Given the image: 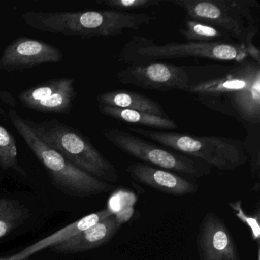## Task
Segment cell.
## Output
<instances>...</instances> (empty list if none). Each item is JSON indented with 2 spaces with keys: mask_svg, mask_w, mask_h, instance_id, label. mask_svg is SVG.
Segmentation results:
<instances>
[{
  "mask_svg": "<svg viewBox=\"0 0 260 260\" xmlns=\"http://www.w3.org/2000/svg\"><path fill=\"white\" fill-rule=\"evenodd\" d=\"M21 17L25 25L37 31L86 39L116 37L126 30H139L155 19L154 16L149 13L116 10L26 11Z\"/></svg>",
  "mask_w": 260,
  "mask_h": 260,
  "instance_id": "obj_1",
  "label": "cell"
},
{
  "mask_svg": "<svg viewBox=\"0 0 260 260\" xmlns=\"http://www.w3.org/2000/svg\"><path fill=\"white\" fill-rule=\"evenodd\" d=\"M8 118L28 148L45 167L57 189L68 196L87 198L109 192L114 185L100 180L65 159L57 150L45 144L15 109H10Z\"/></svg>",
  "mask_w": 260,
  "mask_h": 260,
  "instance_id": "obj_2",
  "label": "cell"
},
{
  "mask_svg": "<svg viewBox=\"0 0 260 260\" xmlns=\"http://www.w3.org/2000/svg\"><path fill=\"white\" fill-rule=\"evenodd\" d=\"M209 59L217 61L243 63L249 56L246 45L237 42H192L156 44L144 36H134L124 45L118 60L131 65H144L172 59Z\"/></svg>",
  "mask_w": 260,
  "mask_h": 260,
  "instance_id": "obj_3",
  "label": "cell"
},
{
  "mask_svg": "<svg viewBox=\"0 0 260 260\" xmlns=\"http://www.w3.org/2000/svg\"><path fill=\"white\" fill-rule=\"evenodd\" d=\"M25 120L41 140L77 168L104 182H118L115 165L81 132L57 118L39 122Z\"/></svg>",
  "mask_w": 260,
  "mask_h": 260,
  "instance_id": "obj_4",
  "label": "cell"
},
{
  "mask_svg": "<svg viewBox=\"0 0 260 260\" xmlns=\"http://www.w3.org/2000/svg\"><path fill=\"white\" fill-rule=\"evenodd\" d=\"M128 130L220 171H234L249 160L243 141L235 138L196 136L141 127H128Z\"/></svg>",
  "mask_w": 260,
  "mask_h": 260,
  "instance_id": "obj_5",
  "label": "cell"
},
{
  "mask_svg": "<svg viewBox=\"0 0 260 260\" xmlns=\"http://www.w3.org/2000/svg\"><path fill=\"white\" fill-rule=\"evenodd\" d=\"M170 4L182 9L189 18L216 27L237 43H253L258 31L254 16L259 8L255 0H170Z\"/></svg>",
  "mask_w": 260,
  "mask_h": 260,
  "instance_id": "obj_6",
  "label": "cell"
},
{
  "mask_svg": "<svg viewBox=\"0 0 260 260\" xmlns=\"http://www.w3.org/2000/svg\"><path fill=\"white\" fill-rule=\"evenodd\" d=\"M103 135L121 151L162 170L177 172L191 178L203 177L211 173V167L205 162L169 151L125 131L107 129Z\"/></svg>",
  "mask_w": 260,
  "mask_h": 260,
  "instance_id": "obj_7",
  "label": "cell"
},
{
  "mask_svg": "<svg viewBox=\"0 0 260 260\" xmlns=\"http://www.w3.org/2000/svg\"><path fill=\"white\" fill-rule=\"evenodd\" d=\"M260 78V64L246 60L223 77L191 84L186 92L197 96L198 101L212 110L226 115L224 103L231 94L249 87Z\"/></svg>",
  "mask_w": 260,
  "mask_h": 260,
  "instance_id": "obj_8",
  "label": "cell"
},
{
  "mask_svg": "<svg viewBox=\"0 0 260 260\" xmlns=\"http://www.w3.org/2000/svg\"><path fill=\"white\" fill-rule=\"evenodd\" d=\"M117 78L122 84L161 92H186L191 85L188 72L183 67L157 62L130 65L117 73Z\"/></svg>",
  "mask_w": 260,
  "mask_h": 260,
  "instance_id": "obj_9",
  "label": "cell"
},
{
  "mask_svg": "<svg viewBox=\"0 0 260 260\" xmlns=\"http://www.w3.org/2000/svg\"><path fill=\"white\" fill-rule=\"evenodd\" d=\"M76 80L59 77L47 80L22 91L18 95L22 106L44 113L68 114L78 95Z\"/></svg>",
  "mask_w": 260,
  "mask_h": 260,
  "instance_id": "obj_10",
  "label": "cell"
},
{
  "mask_svg": "<svg viewBox=\"0 0 260 260\" xmlns=\"http://www.w3.org/2000/svg\"><path fill=\"white\" fill-rule=\"evenodd\" d=\"M60 48L38 39L19 37L11 42L0 57V71L13 72L31 69L45 63L62 61Z\"/></svg>",
  "mask_w": 260,
  "mask_h": 260,
  "instance_id": "obj_11",
  "label": "cell"
},
{
  "mask_svg": "<svg viewBox=\"0 0 260 260\" xmlns=\"http://www.w3.org/2000/svg\"><path fill=\"white\" fill-rule=\"evenodd\" d=\"M197 249L200 260H240L229 228L214 213H208L201 223Z\"/></svg>",
  "mask_w": 260,
  "mask_h": 260,
  "instance_id": "obj_12",
  "label": "cell"
},
{
  "mask_svg": "<svg viewBox=\"0 0 260 260\" xmlns=\"http://www.w3.org/2000/svg\"><path fill=\"white\" fill-rule=\"evenodd\" d=\"M126 171L136 182L165 194L187 196L194 194L199 188V185L194 182L176 173L143 162L131 164L127 166Z\"/></svg>",
  "mask_w": 260,
  "mask_h": 260,
  "instance_id": "obj_13",
  "label": "cell"
},
{
  "mask_svg": "<svg viewBox=\"0 0 260 260\" xmlns=\"http://www.w3.org/2000/svg\"><path fill=\"white\" fill-rule=\"evenodd\" d=\"M121 220L114 214L91 228L81 231L51 249L57 253L73 254L86 252L109 243L121 226Z\"/></svg>",
  "mask_w": 260,
  "mask_h": 260,
  "instance_id": "obj_14",
  "label": "cell"
},
{
  "mask_svg": "<svg viewBox=\"0 0 260 260\" xmlns=\"http://www.w3.org/2000/svg\"><path fill=\"white\" fill-rule=\"evenodd\" d=\"M114 214L115 213L112 212L109 208H106L98 212L85 216L83 218L71 223L63 229L59 230L52 235L25 248L23 250L11 255L9 258L10 260H26L30 255H32L36 252L66 241L78 233L91 228Z\"/></svg>",
  "mask_w": 260,
  "mask_h": 260,
  "instance_id": "obj_15",
  "label": "cell"
},
{
  "mask_svg": "<svg viewBox=\"0 0 260 260\" xmlns=\"http://www.w3.org/2000/svg\"><path fill=\"white\" fill-rule=\"evenodd\" d=\"M224 106L226 115L234 117L243 124H259L260 78L249 87L230 95Z\"/></svg>",
  "mask_w": 260,
  "mask_h": 260,
  "instance_id": "obj_16",
  "label": "cell"
},
{
  "mask_svg": "<svg viewBox=\"0 0 260 260\" xmlns=\"http://www.w3.org/2000/svg\"><path fill=\"white\" fill-rule=\"evenodd\" d=\"M98 105L141 111L161 118H168L164 108L157 102L134 91L117 89L102 92L95 97Z\"/></svg>",
  "mask_w": 260,
  "mask_h": 260,
  "instance_id": "obj_17",
  "label": "cell"
},
{
  "mask_svg": "<svg viewBox=\"0 0 260 260\" xmlns=\"http://www.w3.org/2000/svg\"><path fill=\"white\" fill-rule=\"evenodd\" d=\"M98 109L100 113L121 123L135 124L164 132L178 128L177 124L173 120L169 118H161L141 111L130 110L104 105H98Z\"/></svg>",
  "mask_w": 260,
  "mask_h": 260,
  "instance_id": "obj_18",
  "label": "cell"
},
{
  "mask_svg": "<svg viewBox=\"0 0 260 260\" xmlns=\"http://www.w3.org/2000/svg\"><path fill=\"white\" fill-rule=\"evenodd\" d=\"M180 33L188 42H233L230 36L219 28L187 17Z\"/></svg>",
  "mask_w": 260,
  "mask_h": 260,
  "instance_id": "obj_19",
  "label": "cell"
},
{
  "mask_svg": "<svg viewBox=\"0 0 260 260\" xmlns=\"http://www.w3.org/2000/svg\"><path fill=\"white\" fill-rule=\"evenodd\" d=\"M29 215V210L13 199H0V238L6 237Z\"/></svg>",
  "mask_w": 260,
  "mask_h": 260,
  "instance_id": "obj_20",
  "label": "cell"
},
{
  "mask_svg": "<svg viewBox=\"0 0 260 260\" xmlns=\"http://www.w3.org/2000/svg\"><path fill=\"white\" fill-rule=\"evenodd\" d=\"M0 167L4 170H13L22 176H26L18 157L17 144L13 134L0 125Z\"/></svg>",
  "mask_w": 260,
  "mask_h": 260,
  "instance_id": "obj_21",
  "label": "cell"
},
{
  "mask_svg": "<svg viewBox=\"0 0 260 260\" xmlns=\"http://www.w3.org/2000/svg\"><path fill=\"white\" fill-rule=\"evenodd\" d=\"M95 3L112 10L132 13L133 10L159 7L164 2L161 0H98Z\"/></svg>",
  "mask_w": 260,
  "mask_h": 260,
  "instance_id": "obj_22",
  "label": "cell"
},
{
  "mask_svg": "<svg viewBox=\"0 0 260 260\" xmlns=\"http://www.w3.org/2000/svg\"><path fill=\"white\" fill-rule=\"evenodd\" d=\"M229 206L235 211L236 216L241 220L245 224L247 225L252 231V237L254 240H258L260 237V228L258 224V218L259 214L256 216H248L245 214L243 210L242 209L241 203L240 202H231Z\"/></svg>",
  "mask_w": 260,
  "mask_h": 260,
  "instance_id": "obj_23",
  "label": "cell"
},
{
  "mask_svg": "<svg viewBox=\"0 0 260 260\" xmlns=\"http://www.w3.org/2000/svg\"><path fill=\"white\" fill-rule=\"evenodd\" d=\"M0 100L11 107L14 108L17 106V100L10 92H7V91H0Z\"/></svg>",
  "mask_w": 260,
  "mask_h": 260,
  "instance_id": "obj_24",
  "label": "cell"
},
{
  "mask_svg": "<svg viewBox=\"0 0 260 260\" xmlns=\"http://www.w3.org/2000/svg\"><path fill=\"white\" fill-rule=\"evenodd\" d=\"M0 260H10V258L9 257H7V258H0Z\"/></svg>",
  "mask_w": 260,
  "mask_h": 260,
  "instance_id": "obj_25",
  "label": "cell"
},
{
  "mask_svg": "<svg viewBox=\"0 0 260 260\" xmlns=\"http://www.w3.org/2000/svg\"><path fill=\"white\" fill-rule=\"evenodd\" d=\"M109 260H112V259H109Z\"/></svg>",
  "mask_w": 260,
  "mask_h": 260,
  "instance_id": "obj_26",
  "label": "cell"
}]
</instances>
